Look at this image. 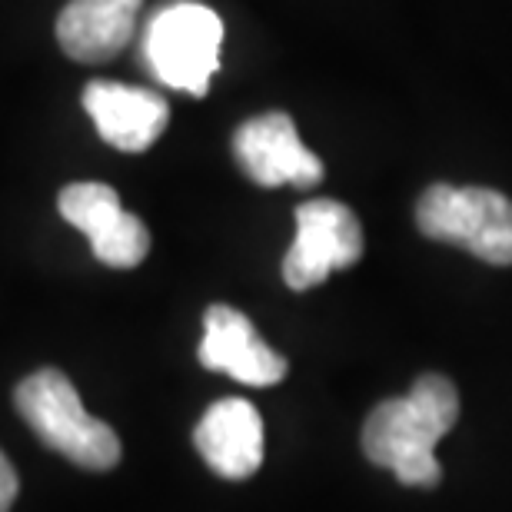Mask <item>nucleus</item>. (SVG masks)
Here are the masks:
<instances>
[{
    "instance_id": "1",
    "label": "nucleus",
    "mask_w": 512,
    "mask_h": 512,
    "mask_svg": "<svg viewBox=\"0 0 512 512\" xmlns=\"http://www.w3.org/2000/svg\"><path fill=\"white\" fill-rule=\"evenodd\" d=\"M459 419L456 386L439 373L419 376L409 396L383 399L363 423V453L403 486H436L443 469L436 443Z\"/></svg>"
},
{
    "instance_id": "2",
    "label": "nucleus",
    "mask_w": 512,
    "mask_h": 512,
    "mask_svg": "<svg viewBox=\"0 0 512 512\" xmlns=\"http://www.w3.org/2000/svg\"><path fill=\"white\" fill-rule=\"evenodd\" d=\"M14 403L27 426L50 449L84 469H114L120 463V439L104 419L90 416L84 399L60 370H37L14 389Z\"/></svg>"
},
{
    "instance_id": "3",
    "label": "nucleus",
    "mask_w": 512,
    "mask_h": 512,
    "mask_svg": "<svg viewBox=\"0 0 512 512\" xmlns=\"http://www.w3.org/2000/svg\"><path fill=\"white\" fill-rule=\"evenodd\" d=\"M223 20L197 0H173L150 17L140 57L153 80L180 94L203 97L220 70Z\"/></svg>"
},
{
    "instance_id": "4",
    "label": "nucleus",
    "mask_w": 512,
    "mask_h": 512,
    "mask_svg": "<svg viewBox=\"0 0 512 512\" xmlns=\"http://www.w3.org/2000/svg\"><path fill=\"white\" fill-rule=\"evenodd\" d=\"M416 227L429 240L463 247L493 266H512V200L499 190L436 183L416 203Z\"/></svg>"
},
{
    "instance_id": "5",
    "label": "nucleus",
    "mask_w": 512,
    "mask_h": 512,
    "mask_svg": "<svg viewBox=\"0 0 512 512\" xmlns=\"http://www.w3.org/2000/svg\"><path fill=\"white\" fill-rule=\"evenodd\" d=\"M363 256V227L340 200H306L296 207V240L283 256L290 290H313L333 270H346Z\"/></svg>"
},
{
    "instance_id": "6",
    "label": "nucleus",
    "mask_w": 512,
    "mask_h": 512,
    "mask_svg": "<svg viewBox=\"0 0 512 512\" xmlns=\"http://www.w3.org/2000/svg\"><path fill=\"white\" fill-rule=\"evenodd\" d=\"M60 217L70 227L84 230L90 250L100 263L114 270H133L150 253V230L140 217L124 210L117 190L107 183H70L60 190Z\"/></svg>"
},
{
    "instance_id": "7",
    "label": "nucleus",
    "mask_w": 512,
    "mask_h": 512,
    "mask_svg": "<svg viewBox=\"0 0 512 512\" xmlns=\"http://www.w3.org/2000/svg\"><path fill=\"white\" fill-rule=\"evenodd\" d=\"M233 153L240 170L256 187H316L323 180V160L306 147L290 114H260L233 133Z\"/></svg>"
},
{
    "instance_id": "8",
    "label": "nucleus",
    "mask_w": 512,
    "mask_h": 512,
    "mask_svg": "<svg viewBox=\"0 0 512 512\" xmlns=\"http://www.w3.org/2000/svg\"><path fill=\"white\" fill-rule=\"evenodd\" d=\"M200 363L213 373H227L247 386H276L286 376V360L256 333V326L227 303H213L203 313Z\"/></svg>"
},
{
    "instance_id": "9",
    "label": "nucleus",
    "mask_w": 512,
    "mask_h": 512,
    "mask_svg": "<svg viewBox=\"0 0 512 512\" xmlns=\"http://www.w3.org/2000/svg\"><path fill=\"white\" fill-rule=\"evenodd\" d=\"M84 110L94 120L100 140L124 153L150 150L170 124V107L157 90L114 84V80L87 84Z\"/></svg>"
},
{
    "instance_id": "10",
    "label": "nucleus",
    "mask_w": 512,
    "mask_h": 512,
    "mask_svg": "<svg viewBox=\"0 0 512 512\" xmlns=\"http://www.w3.org/2000/svg\"><path fill=\"white\" fill-rule=\"evenodd\" d=\"M193 443L213 473L250 479L263 466V419L247 399H220L193 429Z\"/></svg>"
},
{
    "instance_id": "11",
    "label": "nucleus",
    "mask_w": 512,
    "mask_h": 512,
    "mask_svg": "<svg viewBox=\"0 0 512 512\" xmlns=\"http://www.w3.org/2000/svg\"><path fill=\"white\" fill-rule=\"evenodd\" d=\"M143 0H70L57 17V40L77 64H107L130 47Z\"/></svg>"
},
{
    "instance_id": "12",
    "label": "nucleus",
    "mask_w": 512,
    "mask_h": 512,
    "mask_svg": "<svg viewBox=\"0 0 512 512\" xmlns=\"http://www.w3.org/2000/svg\"><path fill=\"white\" fill-rule=\"evenodd\" d=\"M17 499V473L10 466V459L0 453V512H10Z\"/></svg>"
}]
</instances>
